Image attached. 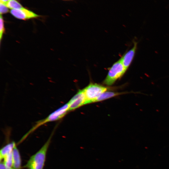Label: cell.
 Wrapping results in <instances>:
<instances>
[{"instance_id": "cell-1", "label": "cell", "mask_w": 169, "mask_h": 169, "mask_svg": "<svg viewBox=\"0 0 169 169\" xmlns=\"http://www.w3.org/2000/svg\"><path fill=\"white\" fill-rule=\"evenodd\" d=\"M53 133L42 147L35 154L32 155L23 166L28 169H43L47 152L50 145Z\"/></svg>"}, {"instance_id": "cell-2", "label": "cell", "mask_w": 169, "mask_h": 169, "mask_svg": "<svg viewBox=\"0 0 169 169\" xmlns=\"http://www.w3.org/2000/svg\"><path fill=\"white\" fill-rule=\"evenodd\" d=\"M68 111H69V107L67 103L52 112L45 119L36 122L33 127L23 136L20 141V142L25 139L28 136L39 127L47 123L60 119L63 117Z\"/></svg>"}, {"instance_id": "cell-3", "label": "cell", "mask_w": 169, "mask_h": 169, "mask_svg": "<svg viewBox=\"0 0 169 169\" xmlns=\"http://www.w3.org/2000/svg\"><path fill=\"white\" fill-rule=\"evenodd\" d=\"M126 70L120 59L110 68L103 83L109 86L112 85L123 75Z\"/></svg>"}, {"instance_id": "cell-4", "label": "cell", "mask_w": 169, "mask_h": 169, "mask_svg": "<svg viewBox=\"0 0 169 169\" xmlns=\"http://www.w3.org/2000/svg\"><path fill=\"white\" fill-rule=\"evenodd\" d=\"M110 89L108 87L99 84L90 83L83 89L86 99L85 104L95 102L101 95Z\"/></svg>"}, {"instance_id": "cell-5", "label": "cell", "mask_w": 169, "mask_h": 169, "mask_svg": "<svg viewBox=\"0 0 169 169\" xmlns=\"http://www.w3.org/2000/svg\"><path fill=\"white\" fill-rule=\"evenodd\" d=\"M86 101L85 95L83 89L79 90L68 102L69 111L73 110L85 105Z\"/></svg>"}, {"instance_id": "cell-6", "label": "cell", "mask_w": 169, "mask_h": 169, "mask_svg": "<svg viewBox=\"0 0 169 169\" xmlns=\"http://www.w3.org/2000/svg\"><path fill=\"white\" fill-rule=\"evenodd\" d=\"M10 13L15 18L23 20L35 18L40 16L32 11L24 8L18 9H11Z\"/></svg>"}, {"instance_id": "cell-7", "label": "cell", "mask_w": 169, "mask_h": 169, "mask_svg": "<svg viewBox=\"0 0 169 169\" xmlns=\"http://www.w3.org/2000/svg\"><path fill=\"white\" fill-rule=\"evenodd\" d=\"M137 43L134 41L133 47L126 52L120 58L125 67L127 70L131 65L135 55Z\"/></svg>"}, {"instance_id": "cell-8", "label": "cell", "mask_w": 169, "mask_h": 169, "mask_svg": "<svg viewBox=\"0 0 169 169\" xmlns=\"http://www.w3.org/2000/svg\"><path fill=\"white\" fill-rule=\"evenodd\" d=\"M13 168L21 169V158L19 151L15 145L12 151Z\"/></svg>"}, {"instance_id": "cell-9", "label": "cell", "mask_w": 169, "mask_h": 169, "mask_svg": "<svg viewBox=\"0 0 169 169\" xmlns=\"http://www.w3.org/2000/svg\"><path fill=\"white\" fill-rule=\"evenodd\" d=\"M16 145L14 141L9 143L3 146L0 151V158L1 161L4 157L11 152L15 146Z\"/></svg>"}, {"instance_id": "cell-10", "label": "cell", "mask_w": 169, "mask_h": 169, "mask_svg": "<svg viewBox=\"0 0 169 169\" xmlns=\"http://www.w3.org/2000/svg\"><path fill=\"white\" fill-rule=\"evenodd\" d=\"M123 93H120L107 90L95 100V102L101 101L112 97L122 94Z\"/></svg>"}, {"instance_id": "cell-11", "label": "cell", "mask_w": 169, "mask_h": 169, "mask_svg": "<svg viewBox=\"0 0 169 169\" xmlns=\"http://www.w3.org/2000/svg\"><path fill=\"white\" fill-rule=\"evenodd\" d=\"M5 4L8 8L11 9H18L23 8L22 6L16 0H10Z\"/></svg>"}, {"instance_id": "cell-12", "label": "cell", "mask_w": 169, "mask_h": 169, "mask_svg": "<svg viewBox=\"0 0 169 169\" xmlns=\"http://www.w3.org/2000/svg\"><path fill=\"white\" fill-rule=\"evenodd\" d=\"M3 159V162L6 166L9 168H13L12 151L6 156Z\"/></svg>"}, {"instance_id": "cell-13", "label": "cell", "mask_w": 169, "mask_h": 169, "mask_svg": "<svg viewBox=\"0 0 169 169\" xmlns=\"http://www.w3.org/2000/svg\"><path fill=\"white\" fill-rule=\"evenodd\" d=\"M0 42H1L3 35L5 31L4 20L1 15H0Z\"/></svg>"}, {"instance_id": "cell-14", "label": "cell", "mask_w": 169, "mask_h": 169, "mask_svg": "<svg viewBox=\"0 0 169 169\" xmlns=\"http://www.w3.org/2000/svg\"><path fill=\"white\" fill-rule=\"evenodd\" d=\"M8 12V8L7 7L5 4L0 2V12L1 15L7 13Z\"/></svg>"}, {"instance_id": "cell-15", "label": "cell", "mask_w": 169, "mask_h": 169, "mask_svg": "<svg viewBox=\"0 0 169 169\" xmlns=\"http://www.w3.org/2000/svg\"><path fill=\"white\" fill-rule=\"evenodd\" d=\"M0 169H14L13 168H9L6 166L4 163L1 162L0 165Z\"/></svg>"}, {"instance_id": "cell-16", "label": "cell", "mask_w": 169, "mask_h": 169, "mask_svg": "<svg viewBox=\"0 0 169 169\" xmlns=\"http://www.w3.org/2000/svg\"><path fill=\"white\" fill-rule=\"evenodd\" d=\"M9 0H0V1L1 2L5 3Z\"/></svg>"}, {"instance_id": "cell-17", "label": "cell", "mask_w": 169, "mask_h": 169, "mask_svg": "<svg viewBox=\"0 0 169 169\" xmlns=\"http://www.w3.org/2000/svg\"><path fill=\"white\" fill-rule=\"evenodd\" d=\"M33 169V168H31V169Z\"/></svg>"}, {"instance_id": "cell-18", "label": "cell", "mask_w": 169, "mask_h": 169, "mask_svg": "<svg viewBox=\"0 0 169 169\" xmlns=\"http://www.w3.org/2000/svg\"></svg>"}]
</instances>
